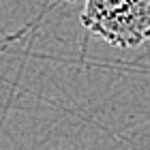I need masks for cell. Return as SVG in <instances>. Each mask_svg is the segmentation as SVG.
Returning <instances> with one entry per match:
<instances>
[{"label":"cell","instance_id":"1","mask_svg":"<svg viewBox=\"0 0 150 150\" xmlns=\"http://www.w3.org/2000/svg\"><path fill=\"white\" fill-rule=\"evenodd\" d=\"M81 24L105 43L131 50L150 41V0H86Z\"/></svg>","mask_w":150,"mask_h":150},{"label":"cell","instance_id":"2","mask_svg":"<svg viewBox=\"0 0 150 150\" xmlns=\"http://www.w3.org/2000/svg\"><path fill=\"white\" fill-rule=\"evenodd\" d=\"M64 2H75V0H64Z\"/></svg>","mask_w":150,"mask_h":150}]
</instances>
